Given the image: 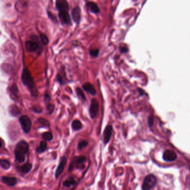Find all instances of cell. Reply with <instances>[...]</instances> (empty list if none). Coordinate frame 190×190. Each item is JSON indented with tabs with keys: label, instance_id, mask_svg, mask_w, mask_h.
Masks as SVG:
<instances>
[{
	"label": "cell",
	"instance_id": "obj_1",
	"mask_svg": "<svg viewBox=\"0 0 190 190\" xmlns=\"http://www.w3.org/2000/svg\"><path fill=\"white\" fill-rule=\"evenodd\" d=\"M21 80L23 84L30 90V92L34 96H38V92L36 89L35 84L30 71L28 69L25 68L21 76Z\"/></svg>",
	"mask_w": 190,
	"mask_h": 190
},
{
	"label": "cell",
	"instance_id": "obj_2",
	"mask_svg": "<svg viewBox=\"0 0 190 190\" xmlns=\"http://www.w3.org/2000/svg\"><path fill=\"white\" fill-rule=\"evenodd\" d=\"M29 149V144L25 141H21L16 145L15 155V160L18 163H22L25 160V154Z\"/></svg>",
	"mask_w": 190,
	"mask_h": 190
},
{
	"label": "cell",
	"instance_id": "obj_3",
	"mask_svg": "<svg viewBox=\"0 0 190 190\" xmlns=\"http://www.w3.org/2000/svg\"><path fill=\"white\" fill-rule=\"evenodd\" d=\"M156 178L153 175H149L144 179L142 188L143 190H150L154 187L156 183Z\"/></svg>",
	"mask_w": 190,
	"mask_h": 190
},
{
	"label": "cell",
	"instance_id": "obj_4",
	"mask_svg": "<svg viewBox=\"0 0 190 190\" xmlns=\"http://www.w3.org/2000/svg\"><path fill=\"white\" fill-rule=\"evenodd\" d=\"M22 130L25 133H29L31 128V121L30 118L26 115L22 116L19 119Z\"/></svg>",
	"mask_w": 190,
	"mask_h": 190
},
{
	"label": "cell",
	"instance_id": "obj_5",
	"mask_svg": "<svg viewBox=\"0 0 190 190\" xmlns=\"http://www.w3.org/2000/svg\"><path fill=\"white\" fill-rule=\"evenodd\" d=\"M99 110V104L97 100L95 98H93L90 103L89 109V113L90 117L92 118H95L97 116Z\"/></svg>",
	"mask_w": 190,
	"mask_h": 190
},
{
	"label": "cell",
	"instance_id": "obj_6",
	"mask_svg": "<svg viewBox=\"0 0 190 190\" xmlns=\"http://www.w3.org/2000/svg\"><path fill=\"white\" fill-rule=\"evenodd\" d=\"M86 161V158L84 156L76 157L73 160V163H71L70 167V170H71L73 167L84 168V162Z\"/></svg>",
	"mask_w": 190,
	"mask_h": 190
},
{
	"label": "cell",
	"instance_id": "obj_7",
	"mask_svg": "<svg viewBox=\"0 0 190 190\" xmlns=\"http://www.w3.org/2000/svg\"><path fill=\"white\" fill-rule=\"evenodd\" d=\"M66 162H67L66 157L65 156L62 157L60 160L59 165L56 169V171L55 172V177L56 178H59V176L63 172L65 167V166L66 165Z\"/></svg>",
	"mask_w": 190,
	"mask_h": 190
},
{
	"label": "cell",
	"instance_id": "obj_8",
	"mask_svg": "<svg viewBox=\"0 0 190 190\" xmlns=\"http://www.w3.org/2000/svg\"><path fill=\"white\" fill-rule=\"evenodd\" d=\"M56 6L59 12L68 11L69 10V5L66 0H56Z\"/></svg>",
	"mask_w": 190,
	"mask_h": 190
},
{
	"label": "cell",
	"instance_id": "obj_9",
	"mask_svg": "<svg viewBox=\"0 0 190 190\" xmlns=\"http://www.w3.org/2000/svg\"><path fill=\"white\" fill-rule=\"evenodd\" d=\"M112 133V127L111 125H107L106 127L103 132V142L107 144L110 141Z\"/></svg>",
	"mask_w": 190,
	"mask_h": 190
},
{
	"label": "cell",
	"instance_id": "obj_10",
	"mask_svg": "<svg viewBox=\"0 0 190 190\" xmlns=\"http://www.w3.org/2000/svg\"><path fill=\"white\" fill-rule=\"evenodd\" d=\"M177 158V155L171 150L166 151L163 155V159L166 161H173Z\"/></svg>",
	"mask_w": 190,
	"mask_h": 190
},
{
	"label": "cell",
	"instance_id": "obj_11",
	"mask_svg": "<svg viewBox=\"0 0 190 190\" xmlns=\"http://www.w3.org/2000/svg\"><path fill=\"white\" fill-rule=\"evenodd\" d=\"M1 180L4 183L10 187L16 185L17 182V179L15 178H12V177L2 176L1 178Z\"/></svg>",
	"mask_w": 190,
	"mask_h": 190
},
{
	"label": "cell",
	"instance_id": "obj_12",
	"mask_svg": "<svg viewBox=\"0 0 190 190\" xmlns=\"http://www.w3.org/2000/svg\"><path fill=\"white\" fill-rule=\"evenodd\" d=\"M39 47L38 43L34 41H28L26 42V50L29 52L36 51Z\"/></svg>",
	"mask_w": 190,
	"mask_h": 190
},
{
	"label": "cell",
	"instance_id": "obj_13",
	"mask_svg": "<svg viewBox=\"0 0 190 190\" xmlns=\"http://www.w3.org/2000/svg\"><path fill=\"white\" fill-rule=\"evenodd\" d=\"M32 165L30 163H27L24 165L17 167V169L20 173L25 175L30 172V171L32 169Z\"/></svg>",
	"mask_w": 190,
	"mask_h": 190
},
{
	"label": "cell",
	"instance_id": "obj_14",
	"mask_svg": "<svg viewBox=\"0 0 190 190\" xmlns=\"http://www.w3.org/2000/svg\"><path fill=\"white\" fill-rule=\"evenodd\" d=\"M59 17L63 24H68L71 22V18L68 11L59 12Z\"/></svg>",
	"mask_w": 190,
	"mask_h": 190
},
{
	"label": "cell",
	"instance_id": "obj_15",
	"mask_svg": "<svg viewBox=\"0 0 190 190\" xmlns=\"http://www.w3.org/2000/svg\"><path fill=\"white\" fill-rule=\"evenodd\" d=\"M82 87L85 91L92 95H95L96 94V89L93 87V85L90 83H85L83 84Z\"/></svg>",
	"mask_w": 190,
	"mask_h": 190
},
{
	"label": "cell",
	"instance_id": "obj_16",
	"mask_svg": "<svg viewBox=\"0 0 190 190\" xmlns=\"http://www.w3.org/2000/svg\"><path fill=\"white\" fill-rule=\"evenodd\" d=\"M72 16L73 21L78 23L81 20V10L79 7H75L72 10Z\"/></svg>",
	"mask_w": 190,
	"mask_h": 190
},
{
	"label": "cell",
	"instance_id": "obj_17",
	"mask_svg": "<svg viewBox=\"0 0 190 190\" xmlns=\"http://www.w3.org/2000/svg\"><path fill=\"white\" fill-rule=\"evenodd\" d=\"M87 4L91 12H92L94 13H97L99 12V11H100L99 8H98L97 4H96L95 3L92 2H88L87 3Z\"/></svg>",
	"mask_w": 190,
	"mask_h": 190
},
{
	"label": "cell",
	"instance_id": "obj_18",
	"mask_svg": "<svg viewBox=\"0 0 190 190\" xmlns=\"http://www.w3.org/2000/svg\"><path fill=\"white\" fill-rule=\"evenodd\" d=\"M47 146V145L46 142L45 141H42L40 142L39 146L37 148L36 152L38 153H41L45 152L46 150Z\"/></svg>",
	"mask_w": 190,
	"mask_h": 190
},
{
	"label": "cell",
	"instance_id": "obj_19",
	"mask_svg": "<svg viewBox=\"0 0 190 190\" xmlns=\"http://www.w3.org/2000/svg\"><path fill=\"white\" fill-rule=\"evenodd\" d=\"M71 126L74 131H78L82 128V123L79 120H76L72 122Z\"/></svg>",
	"mask_w": 190,
	"mask_h": 190
},
{
	"label": "cell",
	"instance_id": "obj_20",
	"mask_svg": "<svg viewBox=\"0 0 190 190\" xmlns=\"http://www.w3.org/2000/svg\"><path fill=\"white\" fill-rule=\"evenodd\" d=\"M10 114L13 116H17L18 114H21V111L19 110V109L16 107V106H12L10 110Z\"/></svg>",
	"mask_w": 190,
	"mask_h": 190
},
{
	"label": "cell",
	"instance_id": "obj_21",
	"mask_svg": "<svg viewBox=\"0 0 190 190\" xmlns=\"http://www.w3.org/2000/svg\"><path fill=\"white\" fill-rule=\"evenodd\" d=\"M0 165L4 169H8L11 166L10 162L7 160H0Z\"/></svg>",
	"mask_w": 190,
	"mask_h": 190
},
{
	"label": "cell",
	"instance_id": "obj_22",
	"mask_svg": "<svg viewBox=\"0 0 190 190\" xmlns=\"http://www.w3.org/2000/svg\"><path fill=\"white\" fill-rule=\"evenodd\" d=\"M76 181L73 178H70L63 182V185L65 187H70L72 185H74Z\"/></svg>",
	"mask_w": 190,
	"mask_h": 190
},
{
	"label": "cell",
	"instance_id": "obj_23",
	"mask_svg": "<svg viewBox=\"0 0 190 190\" xmlns=\"http://www.w3.org/2000/svg\"><path fill=\"white\" fill-rule=\"evenodd\" d=\"M76 93H77V96H78V97L80 98L82 101H86V96L84 95V92L82 91V90L80 88L78 87V88L76 89Z\"/></svg>",
	"mask_w": 190,
	"mask_h": 190
},
{
	"label": "cell",
	"instance_id": "obj_24",
	"mask_svg": "<svg viewBox=\"0 0 190 190\" xmlns=\"http://www.w3.org/2000/svg\"><path fill=\"white\" fill-rule=\"evenodd\" d=\"M42 137L43 139H45L46 141H51L53 139V136L51 132H47L42 134Z\"/></svg>",
	"mask_w": 190,
	"mask_h": 190
},
{
	"label": "cell",
	"instance_id": "obj_25",
	"mask_svg": "<svg viewBox=\"0 0 190 190\" xmlns=\"http://www.w3.org/2000/svg\"><path fill=\"white\" fill-rule=\"evenodd\" d=\"M38 122L41 123L43 125L46 126H50V123H49L48 121H47L46 119L43 118H40L38 119Z\"/></svg>",
	"mask_w": 190,
	"mask_h": 190
},
{
	"label": "cell",
	"instance_id": "obj_26",
	"mask_svg": "<svg viewBox=\"0 0 190 190\" xmlns=\"http://www.w3.org/2000/svg\"><path fill=\"white\" fill-rule=\"evenodd\" d=\"M41 41H42V43L45 45H46L48 44V38L47 37L46 35L44 34H42L41 35Z\"/></svg>",
	"mask_w": 190,
	"mask_h": 190
},
{
	"label": "cell",
	"instance_id": "obj_27",
	"mask_svg": "<svg viewBox=\"0 0 190 190\" xmlns=\"http://www.w3.org/2000/svg\"><path fill=\"white\" fill-rule=\"evenodd\" d=\"M87 145H88L87 141H85V140L82 141H81L80 142H79L78 145V148L80 150V149H82V148H83L86 147Z\"/></svg>",
	"mask_w": 190,
	"mask_h": 190
},
{
	"label": "cell",
	"instance_id": "obj_28",
	"mask_svg": "<svg viewBox=\"0 0 190 190\" xmlns=\"http://www.w3.org/2000/svg\"><path fill=\"white\" fill-rule=\"evenodd\" d=\"M89 54L93 57H97L99 54V50L98 49H91L89 50Z\"/></svg>",
	"mask_w": 190,
	"mask_h": 190
},
{
	"label": "cell",
	"instance_id": "obj_29",
	"mask_svg": "<svg viewBox=\"0 0 190 190\" xmlns=\"http://www.w3.org/2000/svg\"><path fill=\"white\" fill-rule=\"evenodd\" d=\"M11 91L12 92L13 94H17L18 92V88H17V86L16 84H13L11 89Z\"/></svg>",
	"mask_w": 190,
	"mask_h": 190
},
{
	"label": "cell",
	"instance_id": "obj_30",
	"mask_svg": "<svg viewBox=\"0 0 190 190\" xmlns=\"http://www.w3.org/2000/svg\"><path fill=\"white\" fill-rule=\"evenodd\" d=\"M47 109L51 114V112H52V111L54 110V106L51 104H48L47 105Z\"/></svg>",
	"mask_w": 190,
	"mask_h": 190
},
{
	"label": "cell",
	"instance_id": "obj_31",
	"mask_svg": "<svg viewBox=\"0 0 190 190\" xmlns=\"http://www.w3.org/2000/svg\"><path fill=\"white\" fill-rule=\"evenodd\" d=\"M56 80L57 81L59 82L60 84H63V80H62V77L60 76L59 75H57V78H56Z\"/></svg>",
	"mask_w": 190,
	"mask_h": 190
},
{
	"label": "cell",
	"instance_id": "obj_32",
	"mask_svg": "<svg viewBox=\"0 0 190 190\" xmlns=\"http://www.w3.org/2000/svg\"><path fill=\"white\" fill-rule=\"evenodd\" d=\"M128 51V50L126 47H122L121 48H120V52L121 53H126Z\"/></svg>",
	"mask_w": 190,
	"mask_h": 190
},
{
	"label": "cell",
	"instance_id": "obj_33",
	"mask_svg": "<svg viewBox=\"0 0 190 190\" xmlns=\"http://www.w3.org/2000/svg\"><path fill=\"white\" fill-rule=\"evenodd\" d=\"M148 124L150 126H152V124H153V119L151 117H150L148 118Z\"/></svg>",
	"mask_w": 190,
	"mask_h": 190
},
{
	"label": "cell",
	"instance_id": "obj_34",
	"mask_svg": "<svg viewBox=\"0 0 190 190\" xmlns=\"http://www.w3.org/2000/svg\"><path fill=\"white\" fill-rule=\"evenodd\" d=\"M45 101H50V97L48 95L46 94L45 95Z\"/></svg>",
	"mask_w": 190,
	"mask_h": 190
},
{
	"label": "cell",
	"instance_id": "obj_35",
	"mask_svg": "<svg viewBox=\"0 0 190 190\" xmlns=\"http://www.w3.org/2000/svg\"><path fill=\"white\" fill-rule=\"evenodd\" d=\"M2 142L1 139H0V148L2 147Z\"/></svg>",
	"mask_w": 190,
	"mask_h": 190
}]
</instances>
